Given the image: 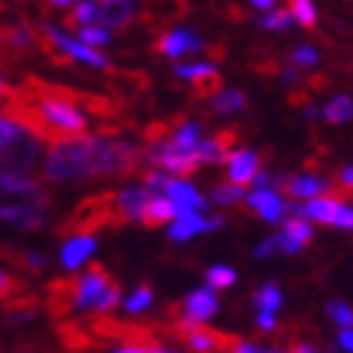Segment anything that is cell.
Here are the masks:
<instances>
[{"mask_svg": "<svg viewBox=\"0 0 353 353\" xmlns=\"http://www.w3.org/2000/svg\"><path fill=\"white\" fill-rule=\"evenodd\" d=\"M184 319H192V322H207L210 316L219 310V299L213 296V288H199L192 290L187 299H184Z\"/></svg>", "mask_w": 353, "mask_h": 353, "instance_id": "ffe728a7", "label": "cell"}, {"mask_svg": "<svg viewBox=\"0 0 353 353\" xmlns=\"http://www.w3.org/2000/svg\"><path fill=\"white\" fill-rule=\"evenodd\" d=\"M227 179L239 187L253 184V175L259 172V155L253 150H233L227 158Z\"/></svg>", "mask_w": 353, "mask_h": 353, "instance_id": "e0dca14e", "label": "cell"}, {"mask_svg": "<svg viewBox=\"0 0 353 353\" xmlns=\"http://www.w3.org/2000/svg\"><path fill=\"white\" fill-rule=\"evenodd\" d=\"M78 41H83L86 46H95V49H101V46H107L110 43V29L107 26H81V32H78Z\"/></svg>", "mask_w": 353, "mask_h": 353, "instance_id": "d6a6232c", "label": "cell"}, {"mask_svg": "<svg viewBox=\"0 0 353 353\" xmlns=\"http://www.w3.org/2000/svg\"><path fill=\"white\" fill-rule=\"evenodd\" d=\"M290 63L299 66V69H310V66L319 63V52H316L313 46H299V49L290 52Z\"/></svg>", "mask_w": 353, "mask_h": 353, "instance_id": "8d00e7d4", "label": "cell"}, {"mask_svg": "<svg viewBox=\"0 0 353 353\" xmlns=\"http://www.w3.org/2000/svg\"><path fill=\"white\" fill-rule=\"evenodd\" d=\"M115 353H172V350H164L158 345H121L115 347Z\"/></svg>", "mask_w": 353, "mask_h": 353, "instance_id": "f35d334b", "label": "cell"}, {"mask_svg": "<svg viewBox=\"0 0 353 353\" xmlns=\"http://www.w3.org/2000/svg\"><path fill=\"white\" fill-rule=\"evenodd\" d=\"M52 204L49 190L26 175L0 172V219L21 230H41Z\"/></svg>", "mask_w": 353, "mask_h": 353, "instance_id": "6da1fadb", "label": "cell"}, {"mask_svg": "<svg viewBox=\"0 0 353 353\" xmlns=\"http://www.w3.org/2000/svg\"><path fill=\"white\" fill-rule=\"evenodd\" d=\"M23 293H29V285L23 279L0 270V299H3V302H9V299H14V296H23Z\"/></svg>", "mask_w": 353, "mask_h": 353, "instance_id": "f546056e", "label": "cell"}, {"mask_svg": "<svg viewBox=\"0 0 353 353\" xmlns=\"http://www.w3.org/2000/svg\"><path fill=\"white\" fill-rule=\"evenodd\" d=\"M41 144H43V141L38 135H32L29 130L21 127V132L0 144V172L29 175L32 170H38V164H41Z\"/></svg>", "mask_w": 353, "mask_h": 353, "instance_id": "8992f818", "label": "cell"}, {"mask_svg": "<svg viewBox=\"0 0 353 353\" xmlns=\"http://www.w3.org/2000/svg\"><path fill=\"white\" fill-rule=\"evenodd\" d=\"M12 92H14V86H9L6 78H0V107H3V103L12 98Z\"/></svg>", "mask_w": 353, "mask_h": 353, "instance_id": "7bdbcfd3", "label": "cell"}, {"mask_svg": "<svg viewBox=\"0 0 353 353\" xmlns=\"http://www.w3.org/2000/svg\"><path fill=\"white\" fill-rule=\"evenodd\" d=\"M41 41L52 43L55 49H61L66 58H72V61H81V63H90L95 69H112L110 58H103L101 52L95 46H86L83 41H75V38H69V34L58 32V29H52V26H43L41 29Z\"/></svg>", "mask_w": 353, "mask_h": 353, "instance_id": "52a82bcc", "label": "cell"}, {"mask_svg": "<svg viewBox=\"0 0 353 353\" xmlns=\"http://www.w3.org/2000/svg\"><path fill=\"white\" fill-rule=\"evenodd\" d=\"M46 181H86L92 172V135H75L55 141L43 164Z\"/></svg>", "mask_w": 353, "mask_h": 353, "instance_id": "7a4b0ae2", "label": "cell"}, {"mask_svg": "<svg viewBox=\"0 0 353 353\" xmlns=\"http://www.w3.org/2000/svg\"><path fill=\"white\" fill-rule=\"evenodd\" d=\"M112 281H115V279L110 276V270L103 268V264L92 261L90 270H86L83 276H78V285H75V307H81V310H95L98 299L103 296V290H107Z\"/></svg>", "mask_w": 353, "mask_h": 353, "instance_id": "9c48e42d", "label": "cell"}, {"mask_svg": "<svg viewBox=\"0 0 353 353\" xmlns=\"http://www.w3.org/2000/svg\"><path fill=\"white\" fill-rule=\"evenodd\" d=\"M201 49H207V46L201 43L199 34H192L190 29H170L155 41V52L164 58H184V55H192V52H201Z\"/></svg>", "mask_w": 353, "mask_h": 353, "instance_id": "8fae6325", "label": "cell"}, {"mask_svg": "<svg viewBox=\"0 0 353 353\" xmlns=\"http://www.w3.org/2000/svg\"><path fill=\"white\" fill-rule=\"evenodd\" d=\"M75 285H78V276H69V279H55V281H49V288H46V296H49V313H52V319H63V316L75 307Z\"/></svg>", "mask_w": 353, "mask_h": 353, "instance_id": "4fadbf2b", "label": "cell"}, {"mask_svg": "<svg viewBox=\"0 0 353 353\" xmlns=\"http://www.w3.org/2000/svg\"><path fill=\"white\" fill-rule=\"evenodd\" d=\"M250 3H253L259 12H270V9L279 3V0H250Z\"/></svg>", "mask_w": 353, "mask_h": 353, "instance_id": "bcb514c9", "label": "cell"}, {"mask_svg": "<svg viewBox=\"0 0 353 353\" xmlns=\"http://www.w3.org/2000/svg\"><path fill=\"white\" fill-rule=\"evenodd\" d=\"M52 6H58V9H66V6H72V3H78V0H49Z\"/></svg>", "mask_w": 353, "mask_h": 353, "instance_id": "7dc6e473", "label": "cell"}, {"mask_svg": "<svg viewBox=\"0 0 353 353\" xmlns=\"http://www.w3.org/2000/svg\"><path fill=\"white\" fill-rule=\"evenodd\" d=\"M285 236L288 239H293L296 244H310V239H313V227L307 224V219L305 216H288L285 219Z\"/></svg>", "mask_w": 353, "mask_h": 353, "instance_id": "83f0119b", "label": "cell"}, {"mask_svg": "<svg viewBox=\"0 0 353 353\" xmlns=\"http://www.w3.org/2000/svg\"><path fill=\"white\" fill-rule=\"evenodd\" d=\"M164 196L175 204V216H184V213H192V210L207 207V199L201 196V192L196 187H190L187 181H179V179H170Z\"/></svg>", "mask_w": 353, "mask_h": 353, "instance_id": "2e32d148", "label": "cell"}, {"mask_svg": "<svg viewBox=\"0 0 353 353\" xmlns=\"http://www.w3.org/2000/svg\"><path fill=\"white\" fill-rule=\"evenodd\" d=\"M327 319L339 327H353V307L333 299V302H327Z\"/></svg>", "mask_w": 353, "mask_h": 353, "instance_id": "836d02e7", "label": "cell"}, {"mask_svg": "<svg viewBox=\"0 0 353 353\" xmlns=\"http://www.w3.org/2000/svg\"><path fill=\"white\" fill-rule=\"evenodd\" d=\"M69 26H90L98 23V3L95 0H78L72 3V12H69Z\"/></svg>", "mask_w": 353, "mask_h": 353, "instance_id": "484cf974", "label": "cell"}, {"mask_svg": "<svg viewBox=\"0 0 353 353\" xmlns=\"http://www.w3.org/2000/svg\"><path fill=\"white\" fill-rule=\"evenodd\" d=\"M175 78L190 83V95L196 101H210L221 90V75L213 63H179Z\"/></svg>", "mask_w": 353, "mask_h": 353, "instance_id": "ba28073f", "label": "cell"}, {"mask_svg": "<svg viewBox=\"0 0 353 353\" xmlns=\"http://www.w3.org/2000/svg\"><path fill=\"white\" fill-rule=\"evenodd\" d=\"M46 268V261L41 253H23V270H32V273H41Z\"/></svg>", "mask_w": 353, "mask_h": 353, "instance_id": "ab89813d", "label": "cell"}, {"mask_svg": "<svg viewBox=\"0 0 353 353\" xmlns=\"http://www.w3.org/2000/svg\"><path fill=\"white\" fill-rule=\"evenodd\" d=\"M253 302L261 307V310H279L281 307V302H285V296H281V290L276 288V285H264L261 290H256V296H253Z\"/></svg>", "mask_w": 353, "mask_h": 353, "instance_id": "4dcf8cb0", "label": "cell"}, {"mask_svg": "<svg viewBox=\"0 0 353 353\" xmlns=\"http://www.w3.org/2000/svg\"><path fill=\"white\" fill-rule=\"evenodd\" d=\"M147 161V152L138 150L130 141H121L112 135H92V172L95 179H130Z\"/></svg>", "mask_w": 353, "mask_h": 353, "instance_id": "277c9868", "label": "cell"}, {"mask_svg": "<svg viewBox=\"0 0 353 353\" xmlns=\"http://www.w3.org/2000/svg\"><path fill=\"white\" fill-rule=\"evenodd\" d=\"M199 233H207V219L199 216V210L179 216V221L170 227V239L172 241H190V239H196Z\"/></svg>", "mask_w": 353, "mask_h": 353, "instance_id": "7402d4cb", "label": "cell"}, {"mask_svg": "<svg viewBox=\"0 0 353 353\" xmlns=\"http://www.w3.org/2000/svg\"><path fill=\"white\" fill-rule=\"evenodd\" d=\"M34 43L38 41H34V32L29 26H3L0 29V49H3L6 61L26 55Z\"/></svg>", "mask_w": 353, "mask_h": 353, "instance_id": "ac0fdd59", "label": "cell"}, {"mask_svg": "<svg viewBox=\"0 0 353 353\" xmlns=\"http://www.w3.org/2000/svg\"><path fill=\"white\" fill-rule=\"evenodd\" d=\"M170 336L184 342L192 353H230L233 345L239 342V336L224 330H213L204 322H192V319H175L170 322Z\"/></svg>", "mask_w": 353, "mask_h": 353, "instance_id": "5b68a950", "label": "cell"}, {"mask_svg": "<svg viewBox=\"0 0 353 353\" xmlns=\"http://www.w3.org/2000/svg\"><path fill=\"white\" fill-rule=\"evenodd\" d=\"M290 353H319V350H316L313 345H307V342L299 339V342H293V345H290Z\"/></svg>", "mask_w": 353, "mask_h": 353, "instance_id": "ee69618b", "label": "cell"}, {"mask_svg": "<svg viewBox=\"0 0 353 353\" xmlns=\"http://www.w3.org/2000/svg\"><path fill=\"white\" fill-rule=\"evenodd\" d=\"M247 107V95L241 90H219L210 98V110L216 115H236Z\"/></svg>", "mask_w": 353, "mask_h": 353, "instance_id": "cb8c5ba5", "label": "cell"}, {"mask_svg": "<svg viewBox=\"0 0 353 353\" xmlns=\"http://www.w3.org/2000/svg\"><path fill=\"white\" fill-rule=\"evenodd\" d=\"M121 219L115 213V190L86 196L55 230L58 236H95L98 230H118Z\"/></svg>", "mask_w": 353, "mask_h": 353, "instance_id": "3957f363", "label": "cell"}, {"mask_svg": "<svg viewBox=\"0 0 353 353\" xmlns=\"http://www.w3.org/2000/svg\"><path fill=\"white\" fill-rule=\"evenodd\" d=\"M325 121H330V123H345V121H350L353 118V98H347V95H336L333 98L327 107H325Z\"/></svg>", "mask_w": 353, "mask_h": 353, "instance_id": "4316f807", "label": "cell"}, {"mask_svg": "<svg viewBox=\"0 0 353 353\" xmlns=\"http://www.w3.org/2000/svg\"><path fill=\"white\" fill-rule=\"evenodd\" d=\"M336 342H339V347H342V350L353 353V327H342V330H339V339H336Z\"/></svg>", "mask_w": 353, "mask_h": 353, "instance_id": "b9f144b4", "label": "cell"}, {"mask_svg": "<svg viewBox=\"0 0 353 353\" xmlns=\"http://www.w3.org/2000/svg\"><path fill=\"white\" fill-rule=\"evenodd\" d=\"M92 250H95V236H69V241L63 244V253H61L63 268L78 270L81 264L92 256Z\"/></svg>", "mask_w": 353, "mask_h": 353, "instance_id": "44dd1931", "label": "cell"}, {"mask_svg": "<svg viewBox=\"0 0 353 353\" xmlns=\"http://www.w3.org/2000/svg\"><path fill=\"white\" fill-rule=\"evenodd\" d=\"M330 184L327 179H316V175H279L276 187L281 192H288L293 199H319V196H327L330 192Z\"/></svg>", "mask_w": 353, "mask_h": 353, "instance_id": "7c38bea8", "label": "cell"}, {"mask_svg": "<svg viewBox=\"0 0 353 353\" xmlns=\"http://www.w3.org/2000/svg\"><path fill=\"white\" fill-rule=\"evenodd\" d=\"M175 216V204L170 199H150L144 213H141V221H144V227H150V230H155V227H164L170 219Z\"/></svg>", "mask_w": 353, "mask_h": 353, "instance_id": "603a6c76", "label": "cell"}, {"mask_svg": "<svg viewBox=\"0 0 353 353\" xmlns=\"http://www.w3.org/2000/svg\"><path fill=\"white\" fill-rule=\"evenodd\" d=\"M247 213H256L264 221H279L285 213V201H281L279 190L273 187H256L250 196H247Z\"/></svg>", "mask_w": 353, "mask_h": 353, "instance_id": "9a60e30c", "label": "cell"}, {"mask_svg": "<svg viewBox=\"0 0 353 353\" xmlns=\"http://www.w3.org/2000/svg\"><path fill=\"white\" fill-rule=\"evenodd\" d=\"M207 285L210 288H219V290L230 288V285H236V270L233 268H224V264H216V268L207 270Z\"/></svg>", "mask_w": 353, "mask_h": 353, "instance_id": "e575fe53", "label": "cell"}, {"mask_svg": "<svg viewBox=\"0 0 353 353\" xmlns=\"http://www.w3.org/2000/svg\"><path fill=\"white\" fill-rule=\"evenodd\" d=\"M118 305H121V285H118V281H112V285L103 290V296L98 299L95 310H98V313H112Z\"/></svg>", "mask_w": 353, "mask_h": 353, "instance_id": "74e56055", "label": "cell"}, {"mask_svg": "<svg viewBox=\"0 0 353 353\" xmlns=\"http://www.w3.org/2000/svg\"><path fill=\"white\" fill-rule=\"evenodd\" d=\"M305 219H313L327 227H339V230H353V207H345V201L333 196L310 199V204L305 207Z\"/></svg>", "mask_w": 353, "mask_h": 353, "instance_id": "30bf717a", "label": "cell"}, {"mask_svg": "<svg viewBox=\"0 0 353 353\" xmlns=\"http://www.w3.org/2000/svg\"><path fill=\"white\" fill-rule=\"evenodd\" d=\"M135 14L132 0H98V23L107 29H123L130 26Z\"/></svg>", "mask_w": 353, "mask_h": 353, "instance_id": "d6986e66", "label": "cell"}, {"mask_svg": "<svg viewBox=\"0 0 353 353\" xmlns=\"http://www.w3.org/2000/svg\"><path fill=\"white\" fill-rule=\"evenodd\" d=\"M152 305V288L150 285H138V290L127 299V310L130 313H141V310H147Z\"/></svg>", "mask_w": 353, "mask_h": 353, "instance_id": "d590c367", "label": "cell"}, {"mask_svg": "<svg viewBox=\"0 0 353 353\" xmlns=\"http://www.w3.org/2000/svg\"><path fill=\"white\" fill-rule=\"evenodd\" d=\"M296 21H293V14L290 9H270L268 17H261V29H268V32H285L290 29Z\"/></svg>", "mask_w": 353, "mask_h": 353, "instance_id": "1f68e13d", "label": "cell"}, {"mask_svg": "<svg viewBox=\"0 0 353 353\" xmlns=\"http://www.w3.org/2000/svg\"><path fill=\"white\" fill-rule=\"evenodd\" d=\"M244 199V187L233 184V181H224V184H216L210 190V201L219 204V207H239Z\"/></svg>", "mask_w": 353, "mask_h": 353, "instance_id": "d4e9b609", "label": "cell"}, {"mask_svg": "<svg viewBox=\"0 0 353 353\" xmlns=\"http://www.w3.org/2000/svg\"><path fill=\"white\" fill-rule=\"evenodd\" d=\"M290 14L299 26L305 29H313L316 26V6L313 0H290Z\"/></svg>", "mask_w": 353, "mask_h": 353, "instance_id": "f1b7e54d", "label": "cell"}, {"mask_svg": "<svg viewBox=\"0 0 353 353\" xmlns=\"http://www.w3.org/2000/svg\"><path fill=\"white\" fill-rule=\"evenodd\" d=\"M152 199V192L141 184V187H127V190H115V213L121 224H127L132 219H141L147 201Z\"/></svg>", "mask_w": 353, "mask_h": 353, "instance_id": "5bb4252c", "label": "cell"}, {"mask_svg": "<svg viewBox=\"0 0 353 353\" xmlns=\"http://www.w3.org/2000/svg\"><path fill=\"white\" fill-rule=\"evenodd\" d=\"M230 353H261V350H259V347H253V345H247V342H241V339H239V342L233 345V350H230Z\"/></svg>", "mask_w": 353, "mask_h": 353, "instance_id": "f6af8a7d", "label": "cell"}, {"mask_svg": "<svg viewBox=\"0 0 353 353\" xmlns=\"http://www.w3.org/2000/svg\"><path fill=\"white\" fill-rule=\"evenodd\" d=\"M276 325H279V322H276V313H273V310H261V313H259V327H261L264 333H273Z\"/></svg>", "mask_w": 353, "mask_h": 353, "instance_id": "60d3db41", "label": "cell"}]
</instances>
